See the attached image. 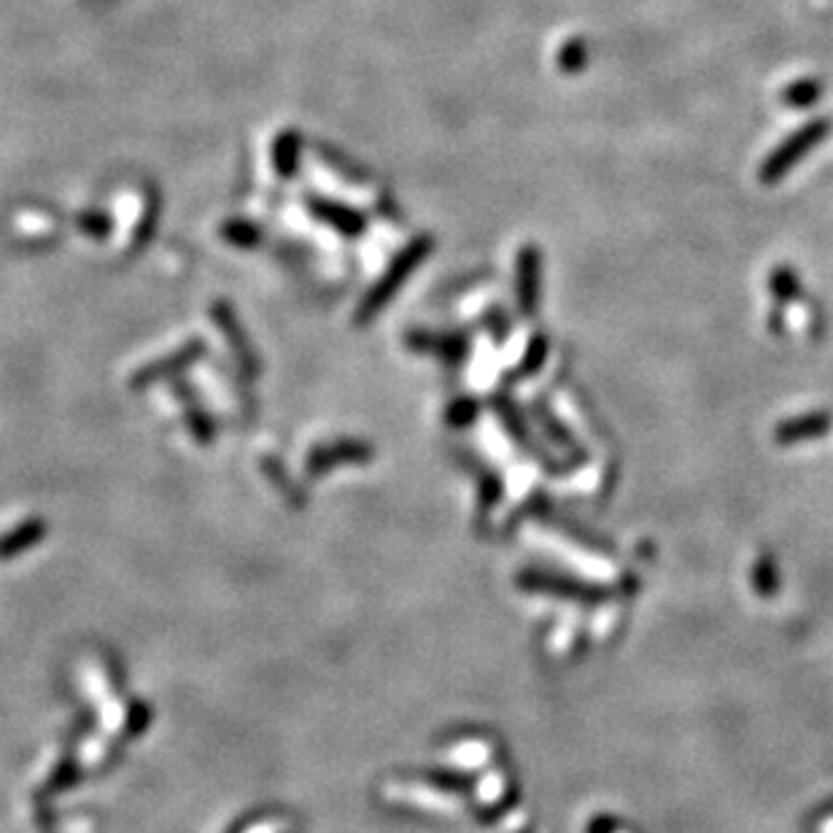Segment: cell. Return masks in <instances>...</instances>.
<instances>
[{"label": "cell", "instance_id": "obj_17", "mask_svg": "<svg viewBox=\"0 0 833 833\" xmlns=\"http://www.w3.org/2000/svg\"><path fill=\"white\" fill-rule=\"evenodd\" d=\"M222 235H225L229 243L235 245L260 243V229H256L254 225H245V222H229V225H225V229H222Z\"/></svg>", "mask_w": 833, "mask_h": 833}, {"label": "cell", "instance_id": "obj_19", "mask_svg": "<svg viewBox=\"0 0 833 833\" xmlns=\"http://www.w3.org/2000/svg\"><path fill=\"white\" fill-rule=\"evenodd\" d=\"M81 227H98L100 235H105L103 229H109V219L105 216H94V214H87L81 219Z\"/></svg>", "mask_w": 833, "mask_h": 833}, {"label": "cell", "instance_id": "obj_5", "mask_svg": "<svg viewBox=\"0 0 833 833\" xmlns=\"http://www.w3.org/2000/svg\"><path fill=\"white\" fill-rule=\"evenodd\" d=\"M833 427V416L829 411H818V413H804V416L787 418L777 427V443L782 445H793V443H804V440H818L823 434H829Z\"/></svg>", "mask_w": 833, "mask_h": 833}, {"label": "cell", "instance_id": "obj_7", "mask_svg": "<svg viewBox=\"0 0 833 833\" xmlns=\"http://www.w3.org/2000/svg\"><path fill=\"white\" fill-rule=\"evenodd\" d=\"M405 343L416 351H432L443 356L445 362H462L467 356V340L462 335H432V332H411Z\"/></svg>", "mask_w": 833, "mask_h": 833}, {"label": "cell", "instance_id": "obj_18", "mask_svg": "<svg viewBox=\"0 0 833 833\" xmlns=\"http://www.w3.org/2000/svg\"><path fill=\"white\" fill-rule=\"evenodd\" d=\"M475 416H478V402L472 400L456 402V405L449 411V421L456 424V427H464V424L472 421Z\"/></svg>", "mask_w": 833, "mask_h": 833}, {"label": "cell", "instance_id": "obj_13", "mask_svg": "<svg viewBox=\"0 0 833 833\" xmlns=\"http://www.w3.org/2000/svg\"><path fill=\"white\" fill-rule=\"evenodd\" d=\"M769 292L774 294L777 303H793L802 298V281L793 267L780 265L769 273Z\"/></svg>", "mask_w": 833, "mask_h": 833}, {"label": "cell", "instance_id": "obj_3", "mask_svg": "<svg viewBox=\"0 0 833 833\" xmlns=\"http://www.w3.org/2000/svg\"><path fill=\"white\" fill-rule=\"evenodd\" d=\"M518 585L531 594H547L564 602H578V605H602L609 599V591L602 585L585 583V580L569 578V575L542 572V569H527L518 578Z\"/></svg>", "mask_w": 833, "mask_h": 833}, {"label": "cell", "instance_id": "obj_2", "mask_svg": "<svg viewBox=\"0 0 833 833\" xmlns=\"http://www.w3.org/2000/svg\"><path fill=\"white\" fill-rule=\"evenodd\" d=\"M831 130L833 125L829 116H818V119L807 122V125L798 127L796 132H791V136H787L785 141H782L780 147H777L774 152L763 160V165H760L758 171L760 181L769 184V187L771 184H780L782 178H785L787 173H791L793 167L804 160V156L815 152V149H818L820 143L831 136Z\"/></svg>", "mask_w": 833, "mask_h": 833}, {"label": "cell", "instance_id": "obj_12", "mask_svg": "<svg viewBox=\"0 0 833 833\" xmlns=\"http://www.w3.org/2000/svg\"><path fill=\"white\" fill-rule=\"evenodd\" d=\"M43 531H47L43 521H27L22 527L11 529L9 534L0 537V558H11L20 551H25V547L36 545L38 540H43Z\"/></svg>", "mask_w": 833, "mask_h": 833}, {"label": "cell", "instance_id": "obj_6", "mask_svg": "<svg viewBox=\"0 0 833 833\" xmlns=\"http://www.w3.org/2000/svg\"><path fill=\"white\" fill-rule=\"evenodd\" d=\"M307 209H311V214L316 216V219H321L324 225L335 227L338 232L349 235V238H356V235H362V229H365V216L345 209V205L332 203V200L327 198H307Z\"/></svg>", "mask_w": 833, "mask_h": 833}, {"label": "cell", "instance_id": "obj_16", "mask_svg": "<svg viewBox=\"0 0 833 833\" xmlns=\"http://www.w3.org/2000/svg\"><path fill=\"white\" fill-rule=\"evenodd\" d=\"M753 583H756V589L763 596L774 594L780 583H777V564L771 561V558H760L756 564V569H753Z\"/></svg>", "mask_w": 833, "mask_h": 833}, {"label": "cell", "instance_id": "obj_4", "mask_svg": "<svg viewBox=\"0 0 833 833\" xmlns=\"http://www.w3.org/2000/svg\"><path fill=\"white\" fill-rule=\"evenodd\" d=\"M542 294V251L537 245H523L516 256V298L523 316L540 311Z\"/></svg>", "mask_w": 833, "mask_h": 833}, {"label": "cell", "instance_id": "obj_14", "mask_svg": "<svg viewBox=\"0 0 833 833\" xmlns=\"http://www.w3.org/2000/svg\"><path fill=\"white\" fill-rule=\"evenodd\" d=\"M585 65H589V47H585V41L575 38V41L564 43L561 52H558V68L564 74H580Z\"/></svg>", "mask_w": 833, "mask_h": 833}, {"label": "cell", "instance_id": "obj_15", "mask_svg": "<svg viewBox=\"0 0 833 833\" xmlns=\"http://www.w3.org/2000/svg\"><path fill=\"white\" fill-rule=\"evenodd\" d=\"M547 359V338L542 332L531 335L529 340V349L527 354H523V365L518 367V376H534V373L542 370V365H545Z\"/></svg>", "mask_w": 833, "mask_h": 833}, {"label": "cell", "instance_id": "obj_11", "mask_svg": "<svg viewBox=\"0 0 833 833\" xmlns=\"http://www.w3.org/2000/svg\"><path fill=\"white\" fill-rule=\"evenodd\" d=\"M200 354H203V343H200V340H194V343L184 345V349L178 351V354L173 356V359H162V365L147 367V370H143V373H138L136 386H147L149 380L165 378V376H171V373H178V370H181V367H187L189 362L198 359Z\"/></svg>", "mask_w": 833, "mask_h": 833}, {"label": "cell", "instance_id": "obj_8", "mask_svg": "<svg viewBox=\"0 0 833 833\" xmlns=\"http://www.w3.org/2000/svg\"><path fill=\"white\" fill-rule=\"evenodd\" d=\"M214 318H216V324H219V327H222V332L227 335L229 345H232V351H235V354H238V359H240V365H243V370L251 376V373H254V356H251L249 343H245V338H243V329H240V324L235 321L232 311H229L227 303H216L214 305Z\"/></svg>", "mask_w": 833, "mask_h": 833}, {"label": "cell", "instance_id": "obj_9", "mask_svg": "<svg viewBox=\"0 0 833 833\" xmlns=\"http://www.w3.org/2000/svg\"><path fill=\"white\" fill-rule=\"evenodd\" d=\"M300 152H303V138L294 130L281 132L273 143V165L281 178H292L298 173L300 165Z\"/></svg>", "mask_w": 833, "mask_h": 833}, {"label": "cell", "instance_id": "obj_1", "mask_svg": "<svg viewBox=\"0 0 833 833\" xmlns=\"http://www.w3.org/2000/svg\"><path fill=\"white\" fill-rule=\"evenodd\" d=\"M432 249H434L432 235H418V238H413L411 243H407L405 249L391 260V265L386 267L383 278H380L376 287L370 289V294L362 300V305L356 307V324L370 321L380 307L400 292V287L407 281V278H411V273L416 270V267L421 265L429 254H432Z\"/></svg>", "mask_w": 833, "mask_h": 833}, {"label": "cell", "instance_id": "obj_10", "mask_svg": "<svg viewBox=\"0 0 833 833\" xmlns=\"http://www.w3.org/2000/svg\"><path fill=\"white\" fill-rule=\"evenodd\" d=\"M825 94V87L820 78H798V81H793L791 87L782 89V105L785 109H793V111H804V109H812V105L820 103V98Z\"/></svg>", "mask_w": 833, "mask_h": 833}]
</instances>
